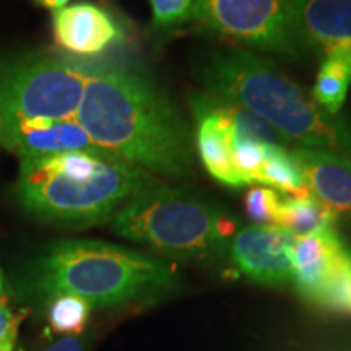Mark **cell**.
I'll list each match as a JSON object with an SVG mask.
<instances>
[{
    "label": "cell",
    "mask_w": 351,
    "mask_h": 351,
    "mask_svg": "<svg viewBox=\"0 0 351 351\" xmlns=\"http://www.w3.org/2000/svg\"><path fill=\"white\" fill-rule=\"evenodd\" d=\"M75 119L96 147L150 174L184 178L194 166L181 112L130 64L91 62Z\"/></svg>",
    "instance_id": "6da1fadb"
},
{
    "label": "cell",
    "mask_w": 351,
    "mask_h": 351,
    "mask_svg": "<svg viewBox=\"0 0 351 351\" xmlns=\"http://www.w3.org/2000/svg\"><path fill=\"white\" fill-rule=\"evenodd\" d=\"M156 182L150 173L104 150L69 152L20 160L15 199L39 221L85 228L111 219Z\"/></svg>",
    "instance_id": "7a4b0ae2"
},
{
    "label": "cell",
    "mask_w": 351,
    "mask_h": 351,
    "mask_svg": "<svg viewBox=\"0 0 351 351\" xmlns=\"http://www.w3.org/2000/svg\"><path fill=\"white\" fill-rule=\"evenodd\" d=\"M23 285L44 301L73 295L91 307H114L161 300L179 280L173 265L143 252L103 241L64 239L32 261Z\"/></svg>",
    "instance_id": "3957f363"
},
{
    "label": "cell",
    "mask_w": 351,
    "mask_h": 351,
    "mask_svg": "<svg viewBox=\"0 0 351 351\" xmlns=\"http://www.w3.org/2000/svg\"><path fill=\"white\" fill-rule=\"evenodd\" d=\"M200 80L208 96L257 114L287 142L351 155V127L324 111L298 83L251 52H217L202 65Z\"/></svg>",
    "instance_id": "277c9868"
},
{
    "label": "cell",
    "mask_w": 351,
    "mask_h": 351,
    "mask_svg": "<svg viewBox=\"0 0 351 351\" xmlns=\"http://www.w3.org/2000/svg\"><path fill=\"white\" fill-rule=\"evenodd\" d=\"M121 238L163 256L202 265L230 258L236 223L208 202L161 184L140 191L111 218Z\"/></svg>",
    "instance_id": "5b68a950"
},
{
    "label": "cell",
    "mask_w": 351,
    "mask_h": 351,
    "mask_svg": "<svg viewBox=\"0 0 351 351\" xmlns=\"http://www.w3.org/2000/svg\"><path fill=\"white\" fill-rule=\"evenodd\" d=\"M91 62L36 52L0 72V125L25 121L75 119Z\"/></svg>",
    "instance_id": "8992f818"
},
{
    "label": "cell",
    "mask_w": 351,
    "mask_h": 351,
    "mask_svg": "<svg viewBox=\"0 0 351 351\" xmlns=\"http://www.w3.org/2000/svg\"><path fill=\"white\" fill-rule=\"evenodd\" d=\"M192 19L256 49L300 57L288 25L287 0H194Z\"/></svg>",
    "instance_id": "52a82bcc"
},
{
    "label": "cell",
    "mask_w": 351,
    "mask_h": 351,
    "mask_svg": "<svg viewBox=\"0 0 351 351\" xmlns=\"http://www.w3.org/2000/svg\"><path fill=\"white\" fill-rule=\"evenodd\" d=\"M296 238L275 225H254L231 241L230 258L241 274L263 287L293 283V247Z\"/></svg>",
    "instance_id": "ba28073f"
},
{
    "label": "cell",
    "mask_w": 351,
    "mask_h": 351,
    "mask_svg": "<svg viewBox=\"0 0 351 351\" xmlns=\"http://www.w3.org/2000/svg\"><path fill=\"white\" fill-rule=\"evenodd\" d=\"M52 34L60 49L78 57H95L124 41L121 21L95 2L69 3L52 12Z\"/></svg>",
    "instance_id": "9c48e42d"
},
{
    "label": "cell",
    "mask_w": 351,
    "mask_h": 351,
    "mask_svg": "<svg viewBox=\"0 0 351 351\" xmlns=\"http://www.w3.org/2000/svg\"><path fill=\"white\" fill-rule=\"evenodd\" d=\"M288 25L301 46L322 54L351 47V0H287Z\"/></svg>",
    "instance_id": "30bf717a"
},
{
    "label": "cell",
    "mask_w": 351,
    "mask_h": 351,
    "mask_svg": "<svg viewBox=\"0 0 351 351\" xmlns=\"http://www.w3.org/2000/svg\"><path fill=\"white\" fill-rule=\"evenodd\" d=\"M0 145L20 160L69 152H101L77 119L25 121L0 125Z\"/></svg>",
    "instance_id": "8fae6325"
},
{
    "label": "cell",
    "mask_w": 351,
    "mask_h": 351,
    "mask_svg": "<svg viewBox=\"0 0 351 351\" xmlns=\"http://www.w3.org/2000/svg\"><path fill=\"white\" fill-rule=\"evenodd\" d=\"M295 158L311 197L337 219L351 223V158L317 148L296 147Z\"/></svg>",
    "instance_id": "7c38bea8"
},
{
    "label": "cell",
    "mask_w": 351,
    "mask_h": 351,
    "mask_svg": "<svg viewBox=\"0 0 351 351\" xmlns=\"http://www.w3.org/2000/svg\"><path fill=\"white\" fill-rule=\"evenodd\" d=\"M348 244L335 230L296 238L293 247V285L302 298L317 304L328 276Z\"/></svg>",
    "instance_id": "4fadbf2b"
},
{
    "label": "cell",
    "mask_w": 351,
    "mask_h": 351,
    "mask_svg": "<svg viewBox=\"0 0 351 351\" xmlns=\"http://www.w3.org/2000/svg\"><path fill=\"white\" fill-rule=\"evenodd\" d=\"M192 108L197 119V148L205 169L225 186H245L232 163L230 124L217 111L208 95L197 96Z\"/></svg>",
    "instance_id": "5bb4252c"
},
{
    "label": "cell",
    "mask_w": 351,
    "mask_h": 351,
    "mask_svg": "<svg viewBox=\"0 0 351 351\" xmlns=\"http://www.w3.org/2000/svg\"><path fill=\"white\" fill-rule=\"evenodd\" d=\"M351 85V47L337 49L326 56L320 65L313 99L324 111L337 116L343 108Z\"/></svg>",
    "instance_id": "9a60e30c"
},
{
    "label": "cell",
    "mask_w": 351,
    "mask_h": 351,
    "mask_svg": "<svg viewBox=\"0 0 351 351\" xmlns=\"http://www.w3.org/2000/svg\"><path fill=\"white\" fill-rule=\"evenodd\" d=\"M337 221L335 215L314 197L291 195L282 199L275 226L291 232L295 238H304L320 231L335 230Z\"/></svg>",
    "instance_id": "2e32d148"
},
{
    "label": "cell",
    "mask_w": 351,
    "mask_h": 351,
    "mask_svg": "<svg viewBox=\"0 0 351 351\" xmlns=\"http://www.w3.org/2000/svg\"><path fill=\"white\" fill-rule=\"evenodd\" d=\"M258 184L291 194L293 197L309 195L295 158L285 147H270L262 165Z\"/></svg>",
    "instance_id": "e0dca14e"
},
{
    "label": "cell",
    "mask_w": 351,
    "mask_h": 351,
    "mask_svg": "<svg viewBox=\"0 0 351 351\" xmlns=\"http://www.w3.org/2000/svg\"><path fill=\"white\" fill-rule=\"evenodd\" d=\"M90 302L73 295H56L46 300L47 326L57 335L78 337L85 332L91 315Z\"/></svg>",
    "instance_id": "ac0fdd59"
},
{
    "label": "cell",
    "mask_w": 351,
    "mask_h": 351,
    "mask_svg": "<svg viewBox=\"0 0 351 351\" xmlns=\"http://www.w3.org/2000/svg\"><path fill=\"white\" fill-rule=\"evenodd\" d=\"M319 306L351 315V247L348 245L343 256L328 276L320 295Z\"/></svg>",
    "instance_id": "d6986e66"
},
{
    "label": "cell",
    "mask_w": 351,
    "mask_h": 351,
    "mask_svg": "<svg viewBox=\"0 0 351 351\" xmlns=\"http://www.w3.org/2000/svg\"><path fill=\"white\" fill-rule=\"evenodd\" d=\"M270 147H276V145L231 135L232 163L245 184H257L261 181V169Z\"/></svg>",
    "instance_id": "ffe728a7"
},
{
    "label": "cell",
    "mask_w": 351,
    "mask_h": 351,
    "mask_svg": "<svg viewBox=\"0 0 351 351\" xmlns=\"http://www.w3.org/2000/svg\"><path fill=\"white\" fill-rule=\"evenodd\" d=\"M282 197L275 189L261 186L251 187L244 195V207L256 225H275Z\"/></svg>",
    "instance_id": "44dd1931"
},
{
    "label": "cell",
    "mask_w": 351,
    "mask_h": 351,
    "mask_svg": "<svg viewBox=\"0 0 351 351\" xmlns=\"http://www.w3.org/2000/svg\"><path fill=\"white\" fill-rule=\"evenodd\" d=\"M156 28H173L192 19L194 0H148Z\"/></svg>",
    "instance_id": "7402d4cb"
},
{
    "label": "cell",
    "mask_w": 351,
    "mask_h": 351,
    "mask_svg": "<svg viewBox=\"0 0 351 351\" xmlns=\"http://www.w3.org/2000/svg\"><path fill=\"white\" fill-rule=\"evenodd\" d=\"M25 317L23 311H15L10 304L7 293V283L3 271L0 269V340H16L21 320Z\"/></svg>",
    "instance_id": "603a6c76"
},
{
    "label": "cell",
    "mask_w": 351,
    "mask_h": 351,
    "mask_svg": "<svg viewBox=\"0 0 351 351\" xmlns=\"http://www.w3.org/2000/svg\"><path fill=\"white\" fill-rule=\"evenodd\" d=\"M86 341L82 339V335L78 337H64V339L52 341L44 351H85Z\"/></svg>",
    "instance_id": "cb8c5ba5"
},
{
    "label": "cell",
    "mask_w": 351,
    "mask_h": 351,
    "mask_svg": "<svg viewBox=\"0 0 351 351\" xmlns=\"http://www.w3.org/2000/svg\"><path fill=\"white\" fill-rule=\"evenodd\" d=\"M38 7L46 8V10H59V8H64L65 5H69L72 0H33Z\"/></svg>",
    "instance_id": "d4e9b609"
},
{
    "label": "cell",
    "mask_w": 351,
    "mask_h": 351,
    "mask_svg": "<svg viewBox=\"0 0 351 351\" xmlns=\"http://www.w3.org/2000/svg\"><path fill=\"white\" fill-rule=\"evenodd\" d=\"M15 341L13 340H0V351H13Z\"/></svg>",
    "instance_id": "484cf974"
},
{
    "label": "cell",
    "mask_w": 351,
    "mask_h": 351,
    "mask_svg": "<svg viewBox=\"0 0 351 351\" xmlns=\"http://www.w3.org/2000/svg\"><path fill=\"white\" fill-rule=\"evenodd\" d=\"M20 351H25V350H20Z\"/></svg>",
    "instance_id": "4316f807"
}]
</instances>
